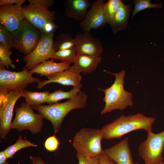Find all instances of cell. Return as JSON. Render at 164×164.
Returning a JSON list of instances; mask_svg holds the SVG:
<instances>
[{"instance_id": "cell-26", "label": "cell", "mask_w": 164, "mask_h": 164, "mask_svg": "<svg viewBox=\"0 0 164 164\" xmlns=\"http://www.w3.org/2000/svg\"><path fill=\"white\" fill-rule=\"evenodd\" d=\"M30 146L37 147V145L30 142L26 138L23 139L22 136L20 135L15 143L6 148L4 151L8 158H12L19 150Z\"/></svg>"}, {"instance_id": "cell-28", "label": "cell", "mask_w": 164, "mask_h": 164, "mask_svg": "<svg viewBox=\"0 0 164 164\" xmlns=\"http://www.w3.org/2000/svg\"><path fill=\"white\" fill-rule=\"evenodd\" d=\"M150 0H135L133 2L135 4V8L132 13L133 17L137 13L145 9L149 8L159 9L162 5V3H152Z\"/></svg>"}, {"instance_id": "cell-16", "label": "cell", "mask_w": 164, "mask_h": 164, "mask_svg": "<svg viewBox=\"0 0 164 164\" xmlns=\"http://www.w3.org/2000/svg\"><path fill=\"white\" fill-rule=\"evenodd\" d=\"M128 141V138L126 137L118 143L103 150V152L117 164H134Z\"/></svg>"}, {"instance_id": "cell-7", "label": "cell", "mask_w": 164, "mask_h": 164, "mask_svg": "<svg viewBox=\"0 0 164 164\" xmlns=\"http://www.w3.org/2000/svg\"><path fill=\"white\" fill-rule=\"evenodd\" d=\"M12 33L14 48L25 56L29 55L33 50L42 34L25 19Z\"/></svg>"}, {"instance_id": "cell-14", "label": "cell", "mask_w": 164, "mask_h": 164, "mask_svg": "<svg viewBox=\"0 0 164 164\" xmlns=\"http://www.w3.org/2000/svg\"><path fill=\"white\" fill-rule=\"evenodd\" d=\"M47 80L40 81L37 83V88L40 89L44 86L51 83H56L64 85H71L80 89L82 87V80L80 73L77 72L73 66L69 69L57 73L47 77Z\"/></svg>"}, {"instance_id": "cell-19", "label": "cell", "mask_w": 164, "mask_h": 164, "mask_svg": "<svg viewBox=\"0 0 164 164\" xmlns=\"http://www.w3.org/2000/svg\"><path fill=\"white\" fill-rule=\"evenodd\" d=\"M69 63L61 62H54V59L46 60L37 64L34 68L30 70L32 73H36L40 76L47 77L52 74L64 71L70 68Z\"/></svg>"}, {"instance_id": "cell-5", "label": "cell", "mask_w": 164, "mask_h": 164, "mask_svg": "<svg viewBox=\"0 0 164 164\" xmlns=\"http://www.w3.org/2000/svg\"><path fill=\"white\" fill-rule=\"evenodd\" d=\"M32 74L30 70L26 69L18 72L10 71L0 64V98L10 92H23L29 84L41 80L33 77Z\"/></svg>"}, {"instance_id": "cell-20", "label": "cell", "mask_w": 164, "mask_h": 164, "mask_svg": "<svg viewBox=\"0 0 164 164\" xmlns=\"http://www.w3.org/2000/svg\"><path fill=\"white\" fill-rule=\"evenodd\" d=\"M131 11V5H126L122 2L110 25L114 34L126 29Z\"/></svg>"}, {"instance_id": "cell-29", "label": "cell", "mask_w": 164, "mask_h": 164, "mask_svg": "<svg viewBox=\"0 0 164 164\" xmlns=\"http://www.w3.org/2000/svg\"><path fill=\"white\" fill-rule=\"evenodd\" d=\"M12 54L10 50L0 43V64L4 66L7 69L9 67L15 68L16 66L13 64V62L10 56Z\"/></svg>"}, {"instance_id": "cell-25", "label": "cell", "mask_w": 164, "mask_h": 164, "mask_svg": "<svg viewBox=\"0 0 164 164\" xmlns=\"http://www.w3.org/2000/svg\"><path fill=\"white\" fill-rule=\"evenodd\" d=\"M122 2L120 0H109L104 3L103 10L107 23L110 24Z\"/></svg>"}, {"instance_id": "cell-31", "label": "cell", "mask_w": 164, "mask_h": 164, "mask_svg": "<svg viewBox=\"0 0 164 164\" xmlns=\"http://www.w3.org/2000/svg\"><path fill=\"white\" fill-rule=\"evenodd\" d=\"M28 1L30 4L37 5L48 9L55 4L53 0H28Z\"/></svg>"}, {"instance_id": "cell-4", "label": "cell", "mask_w": 164, "mask_h": 164, "mask_svg": "<svg viewBox=\"0 0 164 164\" xmlns=\"http://www.w3.org/2000/svg\"><path fill=\"white\" fill-rule=\"evenodd\" d=\"M103 138L98 129L82 128L75 134L73 145L78 153L88 159L98 158L102 153L101 145Z\"/></svg>"}, {"instance_id": "cell-27", "label": "cell", "mask_w": 164, "mask_h": 164, "mask_svg": "<svg viewBox=\"0 0 164 164\" xmlns=\"http://www.w3.org/2000/svg\"><path fill=\"white\" fill-rule=\"evenodd\" d=\"M0 43L10 50L14 48L12 32L0 23Z\"/></svg>"}, {"instance_id": "cell-22", "label": "cell", "mask_w": 164, "mask_h": 164, "mask_svg": "<svg viewBox=\"0 0 164 164\" xmlns=\"http://www.w3.org/2000/svg\"><path fill=\"white\" fill-rule=\"evenodd\" d=\"M80 90L78 87H73L70 91H64L59 89L50 93L46 103L51 104L58 103L59 101L64 99H70L73 97Z\"/></svg>"}, {"instance_id": "cell-15", "label": "cell", "mask_w": 164, "mask_h": 164, "mask_svg": "<svg viewBox=\"0 0 164 164\" xmlns=\"http://www.w3.org/2000/svg\"><path fill=\"white\" fill-rule=\"evenodd\" d=\"M24 19L21 5H0V23L11 32L16 30Z\"/></svg>"}, {"instance_id": "cell-17", "label": "cell", "mask_w": 164, "mask_h": 164, "mask_svg": "<svg viewBox=\"0 0 164 164\" xmlns=\"http://www.w3.org/2000/svg\"><path fill=\"white\" fill-rule=\"evenodd\" d=\"M64 5L67 16L81 22L85 18L90 4L88 0H66Z\"/></svg>"}, {"instance_id": "cell-12", "label": "cell", "mask_w": 164, "mask_h": 164, "mask_svg": "<svg viewBox=\"0 0 164 164\" xmlns=\"http://www.w3.org/2000/svg\"><path fill=\"white\" fill-rule=\"evenodd\" d=\"M104 4L103 0H97L92 3L85 18L79 23L84 32H90L92 29H101L104 27L106 22L103 10Z\"/></svg>"}, {"instance_id": "cell-10", "label": "cell", "mask_w": 164, "mask_h": 164, "mask_svg": "<svg viewBox=\"0 0 164 164\" xmlns=\"http://www.w3.org/2000/svg\"><path fill=\"white\" fill-rule=\"evenodd\" d=\"M54 33H42L40 38L33 50L22 59L25 64L23 69L31 70L37 64L51 59L56 52L53 46Z\"/></svg>"}, {"instance_id": "cell-6", "label": "cell", "mask_w": 164, "mask_h": 164, "mask_svg": "<svg viewBox=\"0 0 164 164\" xmlns=\"http://www.w3.org/2000/svg\"><path fill=\"white\" fill-rule=\"evenodd\" d=\"M25 19L39 29L42 33L56 32L58 26L55 22L54 11L37 5L29 4L22 7Z\"/></svg>"}, {"instance_id": "cell-37", "label": "cell", "mask_w": 164, "mask_h": 164, "mask_svg": "<svg viewBox=\"0 0 164 164\" xmlns=\"http://www.w3.org/2000/svg\"><path fill=\"white\" fill-rule=\"evenodd\" d=\"M134 164H140L137 162H136L135 163H134ZM143 164H164V161H163L162 162H159V163H153V164H146L144 163Z\"/></svg>"}, {"instance_id": "cell-33", "label": "cell", "mask_w": 164, "mask_h": 164, "mask_svg": "<svg viewBox=\"0 0 164 164\" xmlns=\"http://www.w3.org/2000/svg\"><path fill=\"white\" fill-rule=\"evenodd\" d=\"M98 164H117L103 152L98 157Z\"/></svg>"}, {"instance_id": "cell-18", "label": "cell", "mask_w": 164, "mask_h": 164, "mask_svg": "<svg viewBox=\"0 0 164 164\" xmlns=\"http://www.w3.org/2000/svg\"><path fill=\"white\" fill-rule=\"evenodd\" d=\"M101 61L100 56L77 54L73 66L77 72L85 74L92 73Z\"/></svg>"}, {"instance_id": "cell-11", "label": "cell", "mask_w": 164, "mask_h": 164, "mask_svg": "<svg viewBox=\"0 0 164 164\" xmlns=\"http://www.w3.org/2000/svg\"><path fill=\"white\" fill-rule=\"evenodd\" d=\"M22 97V92H10L0 98V136L6 138L11 129L13 109L17 101Z\"/></svg>"}, {"instance_id": "cell-3", "label": "cell", "mask_w": 164, "mask_h": 164, "mask_svg": "<svg viewBox=\"0 0 164 164\" xmlns=\"http://www.w3.org/2000/svg\"><path fill=\"white\" fill-rule=\"evenodd\" d=\"M104 71L114 76L115 80L110 87L104 89L98 88L105 95L103 100L105 105L101 111V114L109 113L116 109L122 111L128 106H132V94L126 91L124 88L125 71L122 70L118 73H112L105 70Z\"/></svg>"}, {"instance_id": "cell-8", "label": "cell", "mask_w": 164, "mask_h": 164, "mask_svg": "<svg viewBox=\"0 0 164 164\" xmlns=\"http://www.w3.org/2000/svg\"><path fill=\"white\" fill-rule=\"evenodd\" d=\"M32 106L26 102L22 103L20 106L15 109V116L12 122L11 129L20 132L29 130L33 134H36L42 130L43 118L39 113L33 111Z\"/></svg>"}, {"instance_id": "cell-30", "label": "cell", "mask_w": 164, "mask_h": 164, "mask_svg": "<svg viewBox=\"0 0 164 164\" xmlns=\"http://www.w3.org/2000/svg\"><path fill=\"white\" fill-rule=\"evenodd\" d=\"M59 144L58 139L54 135L46 139L44 143V146L48 151L52 152L57 149Z\"/></svg>"}, {"instance_id": "cell-32", "label": "cell", "mask_w": 164, "mask_h": 164, "mask_svg": "<svg viewBox=\"0 0 164 164\" xmlns=\"http://www.w3.org/2000/svg\"><path fill=\"white\" fill-rule=\"evenodd\" d=\"M77 156L78 164H98V158L88 159L77 152Z\"/></svg>"}, {"instance_id": "cell-35", "label": "cell", "mask_w": 164, "mask_h": 164, "mask_svg": "<svg viewBox=\"0 0 164 164\" xmlns=\"http://www.w3.org/2000/svg\"><path fill=\"white\" fill-rule=\"evenodd\" d=\"M30 159L32 164H47L38 157L30 156Z\"/></svg>"}, {"instance_id": "cell-23", "label": "cell", "mask_w": 164, "mask_h": 164, "mask_svg": "<svg viewBox=\"0 0 164 164\" xmlns=\"http://www.w3.org/2000/svg\"><path fill=\"white\" fill-rule=\"evenodd\" d=\"M53 46L56 51L75 46L74 38L69 33H63L55 36Z\"/></svg>"}, {"instance_id": "cell-2", "label": "cell", "mask_w": 164, "mask_h": 164, "mask_svg": "<svg viewBox=\"0 0 164 164\" xmlns=\"http://www.w3.org/2000/svg\"><path fill=\"white\" fill-rule=\"evenodd\" d=\"M87 99V95L80 90L73 97L66 102L32 107L33 110L37 111L43 118L51 122L55 133H56L59 132L66 115L73 109L85 107Z\"/></svg>"}, {"instance_id": "cell-34", "label": "cell", "mask_w": 164, "mask_h": 164, "mask_svg": "<svg viewBox=\"0 0 164 164\" xmlns=\"http://www.w3.org/2000/svg\"><path fill=\"white\" fill-rule=\"evenodd\" d=\"M26 1L25 0H0V5H16L22 6Z\"/></svg>"}, {"instance_id": "cell-1", "label": "cell", "mask_w": 164, "mask_h": 164, "mask_svg": "<svg viewBox=\"0 0 164 164\" xmlns=\"http://www.w3.org/2000/svg\"><path fill=\"white\" fill-rule=\"evenodd\" d=\"M155 120V118L146 116L140 113L127 116L122 114L111 123L103 126L101 130L103 138H120L125 135L137 130H144L147 132L152 131Z\"/></svg>"}, {"instance_id": "cell-36", "label": "cell", "mask_w": 164, "mask_h": 164, "mask_svg": "<svg viewBox=\"0 0 164 164\" xmlns=\"http://www.w3.org/2000/svg\"><path fill=\"white\" fill-rule=\"evenodd\" d=\"M7 156L4 150L0 152V164H9Z\"/></svg>"}, {"instance_id": "cell-13", "label": "cell", "mask_w": 164, "mask_h": 164, "mask_svg": "<svg viewBox=\"0 0 164 164\" xmlns=\"http://www.w3.org/2000/svg\"><path fill=\"white\" fill-rule=\"evenodd\" d=\"M77 54L100 56L103 52L102 43L90 32H78L74 38Z\"/></svg>"}, {"instance_id": "cell-24", "label": "cell", "mask_w": 164, "mask_h": 164, "mask_svg": "<svg viewBox=\"0 0 164 164\" xmlns=\"http://www.w3.org/2000/svg\"><path fill=\"white\" fill-rule=\"evenodd\" d=\"M77 54V49L75 46L71 48L55 52L51 59L70 64L74 63Z\"/></svg>"}, {"instance_id": "cell-21", "label": "cell", "mask_w": 164, "mask_h": 164, "mask_svg": "<svg viewBox=\"0 0 164 164\" xmlns=\"http://www.w3.org/2000/svg\"><path fill=\"white\" fill-rule=\"evenodd\" d=\"M50 93L48 91L38 92L25 90L22 92V97L27 104L32 106H36L46 103Z\"/></svg>"}, {"instance_id": "cell-9", "label": "cell", "mask_w": 164, "mask_h": 164, "mask_svg": "<svg viewBox=\"0 0 164 164\" xmlns=\"http://www.w3.org/2000/svg\"><path fill=\"white\" fill-rule=\"evenodd\" d=\"M147 133L146 139L142 142L138 148V154L145 163L153 164L162 162L164 149V130L154 133Z\"/></svg>"}]
</instances>
